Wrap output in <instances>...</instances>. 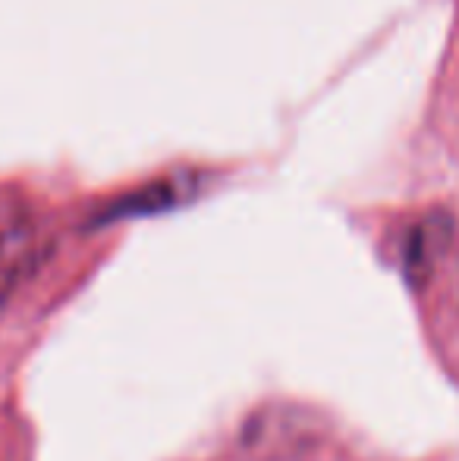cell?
<instances>
[{
  "label": "cell",
  "instance_id": "1",
  "mask_svg": "<svg viewBox=\"0 0 459 461\" xmlns=\"http://www.w3.org/2000/svg\"><path fill=\"white\" fill-rule=\"evenodd\" d=\"M32 226L19 207L0 201V302L13 292L29 267Z\"/></svg>",
  "mask_w": 459,
  "mask_h": 461
}]
</instances>
